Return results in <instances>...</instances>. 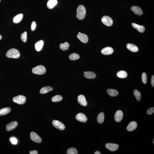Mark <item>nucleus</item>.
<instances>
[{
	"mask_svg": "<svg viewBox=\"0 0 154 154\" xmlns=\"http://www.w3.org/2000/svg\"><path fill=\"white\" fill-rule=\"evenodd\" d=\"M105 119V114L103 112H102L98 115L97 118V121L100 124L103 122Z\"/></svg>",
	"mask_w": 154,
	"mask_h": 154,
	"instance_id": "nucleus-26",
	"label": "nucleus"
},
{
	"mask_svg": "<svg viewBox=\"0 0 154 154\" xmlns=\"http://www.w3.org/2000/svg\"><path fill=\"white\" fill-rule=\"evenodd\" d=\"M108 94L111 97H115L118 95V92L117 90L112 89H109L107 90Z\"/></svg>",
	"mask_w": 154,
	"mask_h": 154,
	"instance_id": "nucleus-24",
	"label": "nucleus"
},
{
	"mask_svg": "<svg viewBox=\"0 0 154 154\" xmlns=\"http://www.w3.org/2000/svg\"><path fill=\"white\" fill-rule=\"evenodd\" d=\"M123 117V112L121 110L116 111L114 115V119L117 122H120L122 120Z\"/></svg>",
	"mask_w": 154,
	"mask_h": 154,
	"instance_id": "nucleus-9",
	"label": "nucleus"
},
{
	"mask_svg": "<svg viewBox=\"0 0 154 154\" xmlns=\"http://www.w3.org/2000/svg\"><path fill=\"white\" fill-rule=\"evenodd\" d=\"M36 26H37V24H36V22L35 21H33L31 27L32 30L33 31L35 30L36 29Z\"/></svg>",
	"mask_w": 154,
	"mask_h": 154,
	"instance_id": "nucleus-36",
	"label": "nucleus"
},
{
	"mask_svg": "<svg viewBox=\"0 0 154 154\" xmlns=\"http://www.w3.org/2000/svg\"><path fill=\"white\" fill-rule=\"evenodd\" d=\"M117 76L118 77L121 78H125L126 77L128 76V74L125 71H121L118 72L117 74Z\"/></svg>",
	"mask_w": 154,
	"mask_h": 154,
	"instance_id": "nucleus-28",
	"label": "nucleus"
},
{
	"mask_svg": "<svg viewBox=\"0 0 154 154\" xmlns=\"http://www.w3.org/2000/svg\"><path fill=\"white\" fill-rule=\"evenodd\" d=\"M44 42L42 40H40L38 41L35 44V48L36 51H40L42 49Z\"/></svg>",
	"mask_w": 154,
	"mask_h": 154,
	"instance_id": "nucleus-18",
	"label": "nucleus"
},
{
	"mask_svg": "<svg viewBox=\"0 0 154 154\" xmlns=\"http://www.w3.org/2000/svg\"><path fill=\"white\" fill-rule=\"evenodd\" d=\"M10 140L12 144H16L17 143V140L14 137L11 138L10 139Z\"/></svg>",
	"mask_w": 154,
	"mask_h": 154,
	"instance_id": "nucleus-37",
	"label": "nucleus"
},
{
	"mask_svg": "<svg viewBox=\"0 0 154 154\" xmlns=\"http://www.w3.org/2000/svg\"><path fill=\"white\" fill-rule=\"evenodd\" d=\"M81 33L80 32H79V33Z\"/></svg>",
	"mask_w": 154,
	"mask_h": 154,
	"instance_id": "nucleus-44",
	"label": "nucleus"
},
{
	"mask_svg": "<svg viewBox=\"0 0 154 154\" xmlns=\"http://www.w3.org/2000/svg\"><path fill=\"white\" fill-rule=\"evenodd\" d=\"M21 40L24 42H26L27 40V33L25 32L21 34Z\"/></svg>",
	"mask_w": 154,
	"mask_h": 154,
	"instance_id": "nucleus-33",
	"label": "nucleus"
},
{
	"mask_svg": "<svg viewBox=\"0 0 154 154\" xmlns=\"http://www.w3.org/2000/svg\"><path fill=\"white\" fill-rule=\"evenodd\" d=\"M138 126L137 123L135 121H132L130 123L127 127L128 131H132L136 129Z\"/></svg>",
	"mask_w": 154,
	"mask_h": 154,
	"instance_id": "nucleus-13",
	"label": "nucleus"
},
{
	"mask_svg": "<svg viewBox=\"0 0 154 154\" xmlns=\"http://www.w3.org/2000/svg\"><path fill=\"white\" fill-rule=\"evenodd\" d=\"M1 0H0V1Z\"/></svg>",
	"mask_w": 154,
	"mask_h": 154,
	"instance_id": "nucleus-45",
	"label": "nucleus"
},
{
	"mask_svg": "<svg viewBox=\"0 0 154 154\" xmlns=\"http://www.w3.org/2000/svg\"><path fill=\"white\" fill-rule=\"evenodd\" d=\"M26 98L24 96L19 95L13 98V101L16 103L20 105H23L25 103Z\"/></svg>",
	"mask_w": 154,
	"mask_h": 154,
	"instance_id": "nucleus-4",
	"label": "nucleus"
},
{
	"mask_svg": "<svg viewBox=\"0 0 154 154\" xmlns=\"http://www.w3.org/2000/svg\"><path fill=\"white\" fill-rule=\"evenodd\" d=\"M53 125L55 127L60 130H63L65 128V126L63 123L57 120H53L52 122Z\"/></svg>",
	"mask_w": 154,
	"mask_h": 154,
	"instance_id": "nucleus-7",
	"label": "nucleus"
},
{
	"mask_svg": "<svg viewBox=\"0 0 154 154\" xmlns=\"http://www.w3.org/2000/svg\"><path fill=\"white\" fill-rule=\"evenodd\" d=\"M67 154H78L77 150L74 148H71L68 149L67 151Z\"/></svg>",
	"mask_w": 154,
	"mask_h": 154,
	"instance_id": "nucleus-32",
	"label": "nucleus"
},
{
	"mask_svg": "<svg viewBox=\"0 0 154 154\" xmlns=\"http://www.w3.org/2000/svg\"><path fill=\"white\" fill-rule=\"evenodd\" d=\"M2 38V36L1 35H0V40H1Z\"/></svg>",
	"mask_w": 154,
	"mask_h": 154,
	"instance_id": "nucleus-41",
	"label": "nucleus"
},
{
	"mask_svg": "<svg viewBox=\"0 0 154 154\" xmlns=\"http://www.w3.org/2000/svg\"><path fill=\"white\" fill-rule=\"evenodd\" d=\"M84 76L87 79H92L95 78L96 76L95 73L93 72L87 71L84 74Z\"/></svg>",
	"mask_w": 154,
	"mask_h": 154,
	"instance_id": "nucleus-21",
	"label": "nucleus"
},
{
	"mask_svg": "<svg viewBox=\"0 0 154 154\" xmlns=\"http://www.w3.org/2000/svg\"><path fill=\"white\" fill-rule=\"evenodd\" d=\"M134 95L137 101H140L141 99V94L140 92L136 89L134 90L133 92Z\"/></svg>",
	"mask_w": 154,
	"mask_h": 154,
	"instance_id": "nucleus-29",
	"label": "nucleus"
},
{
	"mask_svg": "<svg viewBox=\"0 0 154 154\" xmlns=\"http://www.w3.org/2000/svg\"><path fill=\"white\" fill-rule=\"evenodd\" d=\"M6 56L8 58H17L20 56V53L18 50L15 48L11 49L6 53Z\"/></svg>",
	"mask_w": 154,
	"mask_h": 154,
	"instance_id": "nucleus-2",
	"label": "nucleus"
},
{
	"mask_svg": "<svg viewBox=\"0 0 154 154\" xmlns=\"http://www.w3.org/2000/svg\"><path fill=\"white\" fill-rule=\"evenodd\" d=\"M30 137L31 139L34 142L39 143L41 142L42 139L41 138L36 132H31Z\"/></svg>",
	"mask_w": 154,
	"mask_h": 154,
	"instance_id": "nucleus-6",
	"label": "nucleus"
},
{
	"mask_svg": "<svg viewBox=\"0 0 154 154\" xmlns=\"http://www.w3.org/2000/svg\"><path fill=\"white\" fill-rule=\"evenodd\" d=\"M79 55L77 53H72L69 56V58L71 60H76L79 59Z\"/></svg>",
	"mask_w": 154,
	"mask_h": 154,
	"instance_id": "nucleus-30",
	"label": "nucleus"
},
{
	"mask_svg": "<svg viewBox=\"0 0 154 154\" xmlns=\"http://www.w3.org/2000/svg\"><path fill=\"white\" fill-rule=\"evenodd\" d=\"M70 44L68 42H65L63 44H61L59 46V48L63 51L68 50Z\"/></svg>",
	"mask_w": 154,
	"mask_h": 154,
	"instance_id": "nucleus-27",
	"label": "nucleus"
},
{
	"mask_svg": "<svg viewBox=\"0 0 154 154\" xmlns=\"http://www.w3.org/2000/svg\"><path fill=\"white\" fill-rule=\"evenodd\" d=\"M53 88L50 86H46L41 89L40 93L41 94H45L52 91Z\"/></svg>",
	"mask_w": 154,
	"mask_h": 154,
	"instance_id": "nucleus-22",
	"label": "nucleus"
},
{
	"mask_svg": "<svg viewBox=\"0 0 154 154\" xmlns=\"http://www.w3.org/2000/svg\"><path fill=\"white\" fill-rule=\"evenodd\" d=\"M11 111L9 107H5L0 110V116L6 115L9 113Z\"/></svg>",
	"mask_w": 154,
	"mask_h": 154,
	"instance_id": "nucleus-23",
	"label": "nucleus"
},
{
	"mask_svg": "<svg viewBox=\"0 0 154 154\" xmlns=\"http://www.w3.org/2000/svg\"><path fill=\"white\" fill-rule=\"evenodd\" d=\"M85 73V71L84 72V73Z\"/></svg>",
	"mask_w": 154,
	"mask_h": 154,
	"instance_id": "nucleus-43",
	"label": "nucleus"
},
{
	"mask_svg": "<svg viewBox=\"0 0 154 154\" xmlns=\"http://www.w3.org/2000/svg\"><path fill=\"white\" fill-rule=\"evenodd\" d=\"M76 17L78 19L82 20L85 17L86 9L85 7L82 5H79L77 8Z\"/></svg>",
	"mask_w": 154,
	"mask_h": 154,
	"instance_id": "nucleus-1",
	"label": "nucleus"
},
{
	"mask_svg": "<svg viewBox=\"0 0 154 154\" xmlns=\"http://www.w3.org/2000/svg\"><path fill=\"white\" fill-rule=\"evenodd\" d=\"M126 47L129 50L132 52H136L139 50V49L137 46L133 44L129 43L127 44Z\"/></svg>",
	"mask_w": 154,
	"mask_h": 154,
	"instance_id": "nucleus-17",
	"label": "nucleus"
},
{
	"mask_svg": "<svg viewBox=\"0 0 154 154\" xmlns=\"http://www.w3.org/2000/svg\"><path fill=\"white\" fill-rule=\"evenodd\" d=\"M57 0H49L47 3V7L48 9H52L57 5Z\"/></svg>",
	"mask_w": 154,
	"mask_h": 154,
	"instance_id": "nucleus-20",
	"label": "nucleus"
},
{
	"mask_svg": "<svg viewBox=\"0 0 154 154\" xmlns=\"http://www.w3.org/2000/svg\"><path fill=\"white\" fill-rule=\"evenodd\" d=\"M107 149L111 151H116L119 148V145L117 144L112 143H107L105 145Z\"/></svg>",
	"mask_w": 154,
	"mask_h": 154,
	"instance_id": "nucleus-8",
	"label": "nucleus"
},
{
	"mask_svg": "<svg viewBox=\"0 0 154 154\" xmlns=\"http://www.w3.org/2000/svg\"><path fill=\"white\" fill-rule=\"evenodd\" d=\"M131 10L134 12L135 14L138 16H141L143 14V12L140 7L137 6H133L132 7Z\"/></svg>",
	"mask_w": 154,
	"mask_h": 154,
	"instance_id": "nucleus-16",
	"label": "nucleus"
},
{
	"mask_svg": "<svg viewBox=\"0 0 154 154\" xmlns=\"http://www.w3.org/2000/svg\"><path fill=\"white\" fill-rule=\"evenodd\" d=\"M94 154H101V153L100 152H99V151H96V152L94 153Z\"/></svg>",
	"mask_w": 154,
	"mask_h": 154,
	"instance_id": "nucleus-40",
	"label": "nucleus"
},
{
	"mask_svg": "<svg viewBox=\"0 0 154 154\" xmlns=\"http://www.w3.org/2000/svg\"><path fill=\"white\" fill-rule=\"evenodd\" d=\"M23 15L22 13L17 15L15 16L13 19V22L15 23H18L22 20Z\"/></svg>",
	"mask_w": 154,
	"mask_h": 154,
	"instance_id": "nucleus-25",
	"label": "nucleus"
},
{
	"mask_svg": "<svg viewBox=\"0 0 154 154\" xmlns=\"http://www.w3.org/2000/svg\"><path fill=\"white\" fill-rule=\"evenodd\" d=\"M78 39L84 43H86L88 41V37L87 35L83 33H79L77 35Z\"/></svg>",
	"mask_w": 154,
	"mask_h": 154,
	"instance_id": "nucleus-12",
	"label": "nucleus"
},
{
	"mask_svg": "<svg viewBox=\"0 0 154 154\" xmlns=\"http://www.w3.org/2000/svg\"><path fill=\"white\" fill-rule=\"evenodd\" d=\"M101 21L105 25L108 26H111L113 25V20L110 17L107 16H104L101 19Z\"/></svg>",
	"mask_w": 154,
	"mask_h": 154,
	"instance_id": "nucleus-5",
	"label": "nucleus"
},
{
	"mask_svg": "<svg viewBox=\"0 0 154 154\" xmlns=\"http://www.w3.org/2000/svg\"><path fill=\"white\" fill-rule=\"evenodd\" d=\"M18 125V122L16 121H12L6 125V129L8 131H10L15 129Z\"/></svg>",
	"mask_w": 154,
	"mask_h": 154,
	"instance_id": "nucleus-11",
	"label": "nucleus"
},
{
	"mask_svg": "<svg viewBox=\"0 0 154 154\" xmlns=\"http://www.w3.org/2000/svg\"><path fill=\"white\" fill-rule=\"evenodd\" d=\"M32 72L33 73L42 75L45 73L46 69L44 66L39 65L32 69Z\"/></svg>",
	"mask_w": 154,
	"mask_h": 154,
	"instance_id": "nucleus-3",
	"label": "nucleus"
},
{
	"mask_svg": "<svg viewBox=\"0 0 154 154\" xmlns=\"http://www.w3.org/2000/svg\"><path fill=\"white\" fill-rule=\"evenodd\" d=\"M132 26L134 28L137 29L140 33H142L145 31V28L143 26L138 25L135 23H132Z\"/></svg>",
	"mask_w": 154,
	"mask_h": 154,
	"instance_id": "nucleus-19",
	"label": "nucleus"
},
{
	"mask_svg": "<svg viewBox=\"0 0 154 154\" xmlns=\"http://www.w3.org/2000/svg\"><path fill=\"white\" fill-rule=\"evenodd\" d=\"M142 81L143 83L146 84L147 81V77L146 73H143L142 76Z\"/></svg>",
	"mask_w": 154,
	"mask_h": 154,
	"instance_id": "nucleus-34",
	"label": "nucleus"
},
{
	"mask_svg": "<svg viewBox=\"0 0 154 154\" xmlns=\"http://www.w3.org/2000/svg\"><path fill=\"white\" fill-rule=\"evenodd\" d=\"M114 52L113 49L110 47H106L101 50V53L102 54L105 55L111 54Z\"/></svg>",
	"mask_w": 154,
	"mask_h": 154,
	"instance_id": "nucleus-15",
	"label": "nucleus"
},
{
	"mask_svg": "<svg viewBox=\"0 0 154 154\" xmlns=\"http://www.w3.org/2000/svg\"><path fill=\"white\" fill-rule=\"evenodd\" d=\"M151 85L153 87H154V76L153 75L151 78Z\"/></svg>",
	"mask_w": 154,
	"mask_h": 154,
	"instance_id": "nucleus-38",
	"label": "nucleus"
},
{
	"mask_svg": "<svg viewBox=\"0 0 154 154\" xmlns=\"http://www.w3.org/2000/svg\"><path fill=\"white\" fill-rule=\"evenodd\" d=\"M153 144H154V139H153Z\"/></svg>",
	"mask_w": 154,
	"mask_h": 154,
	"instance_id": "nucleus-42",
	"label": "nucleus"
},
{
	"mask_svg": "<svg viewBox=\"0 0 154 154\" xmlns=\"http://www.w3.org/2000/svg\"><path fill=\"white\" fill-rule=\"evenodd\" d=\"M75 118L78 121L82 122H86L87 120L86 116L82 113L77 114Z\"/></svg>",
	"mask_w": 154,
	"mask_h": 154,
	"instance_id": "nucleus-10",
	"label": "nucleus"
},
{
	"mask_svg": "<svg viewBox=\"0 0 154 154\" xmlns=\"http://www.w3.org/2000/svg\"><path fill=\"white\" fill-rule=\"evenodd\" d=\"M29 154H38V152L36 150L31 151L29 152Z\"/></svg>",
	"mask_w": 154,
	"mask_h": 154,
	"instance_id": "nucleus-39",
	"label": "nucleus"
},
{
	"mask_svg": "<svg viewBox=\"0 0 154 154\" xmlns=\"http://www.w3.org/2000/svg\"><path fill=\"white\" fill-rule=\"evenodd\" d=\"M78 102L82 106H87V103L85 97L83 95L81 94L78 97Z\"/></svg>",
	"mask_w": 154,
	"mask_h": 154,
	"instance_id": "nucleus-14",
	"label": "nucleus"
},
{
	"mask_svg": "<svg viewBox=\"0 0 154 154\" xmlns=\"http://www.w3.org/2000/svg\"><path fill=\"white\" fill-rule=\"evenodd\" d=\"M63 97L60 95H56L54 96L52 98V101L53 102H57L62 100Z\"/></svg>",
	"mask_w": 154,
	"mask_h": 154,
	"instance_id": "nucleus-31",
	"label": "nucleus"
},
{
	"mask_svg": "<svg viewBox=\"0 0 154 154\" xmlns=\"http://www.w3.org/2000/svg\"><path fill=\"white\" fill-rule=\"evenodd\" d=\"M154 112V108L152 107L150 108L147 110L146 113L147 114L150 115L153 114Z\"/></svg>",
	"mask_w": 154,
	"mask_h": 154,
	"instance_id": "nucleus-35",
	"label": "nucleus"
}]
</instances>
